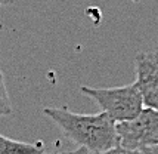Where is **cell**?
Returning <instances> with one entry per match:
<instances>
[{"label": "cell", "instance_id": "obj_5", "mask_svg": "<svg viewBox=\"0 0 158 154\" xmlns=\"http://www.w3.org/2000/svg\"><path fill=\"white\" fill-rule=\"evenodd\" d=\"M0 154H43V144L15 141L0 135Z\"/></svg>", "mask_w": 158, "mask_h": 154}, {"label": "cell", "instance_id": "obj_8", "mask_svg": "<svg viewBox=\"0 0 158 154\" xmlns=\"http://www.w3.org/2000/svg\"><path fill=\"white\" fill-rule=\"evenodd\" d=\"M140 154H158V144L151 145V147H145L140 150Z\"/></svg>", "mask_w": 158, "mask_h": 154}, {"label": "cell", "instance_id": "obj_3", "mask_svg": "<svg viewBox=\"0 0 158 154\" xmlns=\"http://www.w3.org/2000/svg\"><path fill=\"white\" fill-rule=\"evenodd\" d=\"M115 129L120 147L140 151L155 145L158 144V110L143 107L135 119L117 123Z\"/></svg>", "mask_w": 158, "mask_h": 154}, {"label": "cell", "instance_id": "obj_9", "mask_svg": "<svg viewBox=\"0 0 158 154\" xmlns=\"http://www.w3.org/2000/svg\"><path fill=\"white\" fill-rule=\"evenodd\" d=\"M61 154H90L89 150H86L84 147H80L77 150H73V151H65V153H61Z\"/></svg>", "mask_w": 158, "mask_h": 154}, {"label": "cell", "instance_id": "obj_10", "mask_svg": "<svg viewBox=\"0 0 158 154\" xmlns=\"http://www.w3.org/2000/svg\"><path fill=\"white\" fill-rule=\"evenodd\" d=\"M15 0H0V6H7V5H12Z\"/></svg>", "mask_w": 158, "mask_h": 154}, {"label": "cell", "instance_id": "obj_1", "mask_svg": "<svg viewBox=\"0 0 158 154\" xmlns=\"http://www.w3.org/2000/svg\"><path fill=\"white\" fill-rule=\"evenodd\" d=\"M43 113L80 147L89 150L90 154H101L118 145L115 122L106 113L77 114L58 107H46Z\"/></svg>", "mask_w": 158, "mask_h": 154}, {"label": "cell", "instance_id": "obj_7", "mask_svg": "<svg viewBox=\"0 0 158 154\" xmlns=\"http://www.w3.org/2000/svg\"><path fill=\"white\" fill-rule=\"evenodd\" d=\"M101 154H140V151L127 150V148H123V147H120V145H117V147L110 148V150H106V151H103Z\"/></svg>", "mask_w": 158, "mask_h": 154}, {"label": "cell", "instance_id": "obj_4", "mask_svg": "<svg viewBox=\"0 0 158 154\" xmlns=\"http://www.w3.org/2000/svg\"><path fill=\"white\" fill-rule=\"evenodd\" d=\"M135 88L142 98L143 107L158 110V58L155 52H140L136 55Z\"/></svg>", "mask_w": 158, "mask_h": 154}, {"label": "cell", "instance_id": "obj_6", "mask_svg": "<svg viewBox=\"0 0 158 154\" xmlns=\"http://www.w3.org/2000/svg\"><path fill=\"white\" fill-rule=\"evenodd\" d=\"M9 114H12V104H10V98L5 84L3 71L0 67V116H9Z\"/></svg>", "mask_w": 158, "mask_h": 154}, {"label": "cell", "instance_id": "obj_11", "mask_svg": "<svg viewBox=\"0 0 158 154\" xmlns=\"http://www.w3.org/2000/svg\"><path fill=\"white\" fill-rule=\"evenodd\" d=\"M43 154H44V153H43ZM49 154H61V153H49Z\"/></svg>", "mask_w": 158, "mask_h": 154}, {"label": "cell", "instance_id": "obj_2", "mask_svg": "<svg viewBox=\"0 0 158 154\" xmlns=\"http://www.w3.org/2000/svg\"><path fill=\"white\" fill-rule=\"evenodd\" d=\"M80 91L93 99L115 123L135 119L143 110V102L135 84L105 89L81 86Z\"/></svg>", "mask_w": 158, "mask_h": 154}]
</instances>
